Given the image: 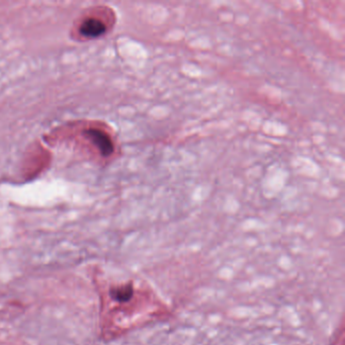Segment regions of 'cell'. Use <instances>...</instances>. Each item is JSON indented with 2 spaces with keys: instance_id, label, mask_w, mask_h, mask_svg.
<instances>
[{
  "instance_id": "7a4b0ae2",
  "label": "cell",
  "mask_w": 345,
  "mask_h": 345,
  "mask_svg": "<svg viewBox=\"0 0 345 345\" xmlns=\"http://www.w3.org/2000/svg\"><path fill=\"white\" fill-rule=\"evenodd\" d=\"M88 134L93 138L94 142L96 143V145L99 147L103 155H109L112 152L111 141L104 133L98 130H90L88 131Z\"/></svg>"
},
{
  "instance_id": "6da1fadb",
  "label": "cell",
  "mask_w": 345,
  "mask_h": 345,
  "mask_svg": "<svg viewBox=\"0 0 345 345\" xmlns=\"http://www.w3.org/2000/svg\"><path fill=\"white\" fill-rule=\"evenodd\" d=\"M105 31L104 24L94 18H89L86 20L81 26V34L88 37H97Z\"/></svg>"
}]
</instances>
